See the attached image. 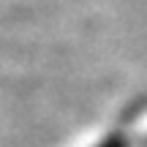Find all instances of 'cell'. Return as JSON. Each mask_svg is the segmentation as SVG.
I'll list each match as a JSON object with an SVG mask.
<instances>
[{
    "mask_svg": "<svg viewBox=\"0 0 147 147\" xmlns=\"http://www.w3.org/2000/svg\"><path fill=\"white\" fill-rule=\"evenodd\" d=\"M98 147H128V142L120 136V134H115V136H109V139H104Z\"/></svg>",
    "mask_w": 147,
    "mask_h": 147,
    "instance_id": "1",
    "label": "cell"
}]
</instances>
